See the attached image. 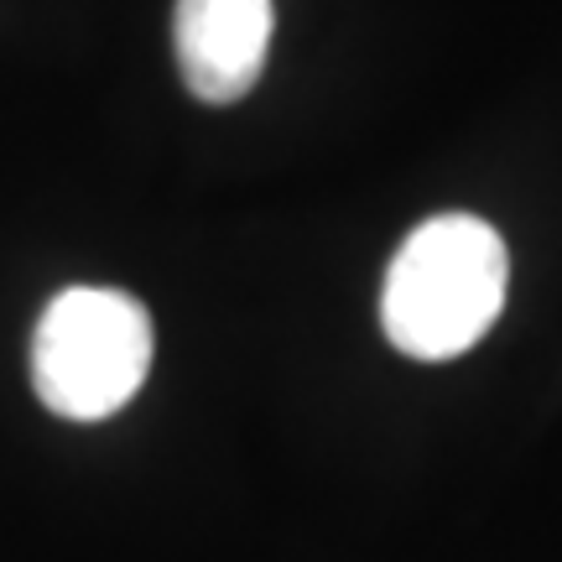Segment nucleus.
I'll use <instances>...</instances> for the list:
<instances>
[{
  "label": "nucleus",
  "instance_id": "obj_1",
  "mask_svg": "<svg viewBox=\"0 0 562 562\" xmlns=\"http://www.w3.org/2000/svg\"><path fill=\"white\" fill-rule=\"evenodd\" d=\"M510 256L474 214H438L402 240L381 286V328L412 360H453L495 328Z\"/></svg>",
  "mask_w": 562,
  "mask_h": 562
},
{
  "label": "nucleus",
  "instance_id": "obj_2",
  "mask_svg": "<svg viewBox=\"0 0 562 562\" xmlns=\"http://www.w3.org/2000/svg\"><path fill=\"white\" fill-rule=\"evenodd\" d=\"M151 313L115 286H68L32 339V385L68 422L115 417L151 370Z\"/></svg>",
  "mask_w": 562,
  "mask_h": 562
},
{
  "label": "nucleus",
  "instance_id": "obj_3",
  "mask_svg": "<svg viewBox=\"0 0 562 562\" xmlns=\"http://www.w3.org/2000/svg\"><path fill=\"white\" fill-rule=\"evenodd\" d=\"M172 42L193 100L235 104L256 89L266 68L271 0H178Z\"/></svg>",
  "mask_w": 562,
  "mask_h": 562
}]
</instances>
